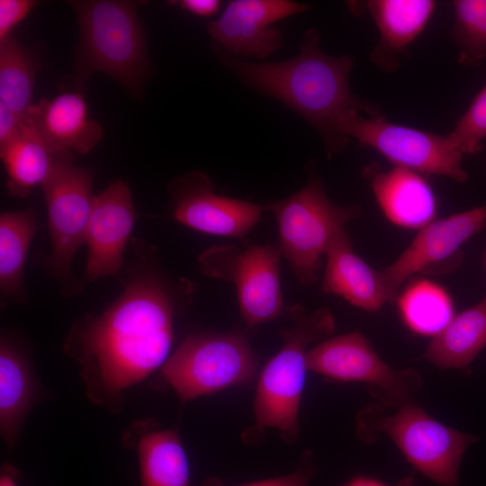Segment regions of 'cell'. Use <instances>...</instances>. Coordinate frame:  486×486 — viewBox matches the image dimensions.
<instances>
[{
  "instance_id": "obj_1",
  "label": "cell",
  "mask_w": 486,
  "mask_h": 486,
  "mask_svg": "<svg viewBox=\"0 0 486 486\" xmlns=\"http://www.w3.org/2000/svg\"><path fill=\"white\" fill-rule=\"evenodd\" d=\"M175 307L166 283L143 273L103 313L75 324L66 351L81 365L92 401L118 410L124 390L163 366L173 344Z\"/></svg>"
},
{
  "instance_id": "obj_2",
  "label": "cell",
  "mask_w": 486,
  "mask_h": 486,
  "mask_svg": "<svg viewBox=\"0 0 486 486\" xmlns=\"http://www.w3.org/2000/svg\"><path fill=\"white\" fill-rule=\"evenodd\" d=\"M212 49L220 64L244 85L276 99L307 121L321 137L328 158L349 142L340 132L346 116L381 113L376 104L352 92L349 76L353 58L323 52L315 28L304 32L299 54L284 61L248 62L226 52L215 42Z\"/></svg>"
},
{
  "instance_id": "obj_3",
  "label": "cell",
  "mask_w": 486,
  "mask_h": 486,
  "mask_svg": "<svg viewBox=\"0 0 486 486\" xmlns=\"http://www.w3.org/2000/svg\"><path fill=\"white\" fill-rule=\"evenodd\" d=\"M293 320L279 329L280 350L262 368L253 401L255 421L242 434L247 444L256 443L266 428L278 430L287 443L299 433V411L305 385L309 346L328 338L335 330V319L328 308L307 314L301 304L286 308Z\"/></svg>"
},
{
  "instance_id": "obj_4",
  "label": "cell",
  "mask_w": 486,
  "mask_h": 486,
  "mask_svg": "<svg viewBox=\"0 0 486 486\" xmlns=\"http://www.w3.org/2000/svg\"><path fill=\"white\" fill-rule=\"evenodd\" d=\"M79 27L75 86L104 73L140 97L150 70L145 32L136 4L121 0L69 1Z\"/></svg>"
},
{
  "instance_id": "obj_5",
  "label": "cell",
  "mask_w": 486,
  "mask_h": 486,
  "mask_svg": "<svg viewBox=\"0 0 486 486\" xmlns=\"http://www.w3.org/2000/svg\"><path fill=\"white\" fill-rule=\"evenodd\" d=\"M356 435L369 445L387 436L417 471L441 486H458L463 455L477 441L437 421L412 400L393 408L365 405L356 415Z\"/></svg>"
},
{
  "instance_id": "obj_6",
  "label": "cell",
  "mask_w": 486,
  "mask_h": 486,
  "mask_svg": "<svg viewBox=\"0 0 486 486\" xmlns=\"http://www.w3.org/2000/svg\"><path fill=\"white\" fill-rule=\"evenodd\" d=\"M277 223L282 257L303 286L316 283L322 260L345 225L356 218V204L338 205L327 195L322 182L309 171L306 184L289 197L266 204Z\"/></svg>"
},
{
  "instance_id": "obj_7",
  "label": "cell",
  "mask_w": 486,
  "mask_h": 486,
  "mask_svg": "<svg viewBox=\"0 0 486 486\" xmlns=\"http://www.w3.org/2000/svg\"><path fill=\"white\" fill-rule=\"evenodd\" d=\"M259 359L240 331L191 334L160 370L182 403L252 381Z\"/></svg>"
},
{
  "instance_id": "obj_8",
  "label": "cell",
  "mask_w": 486,
  "mask_h": 486,
  "mask_svg": "<svg viewBox=\"0 0 486 486\" xmlns=\"http://www.w3.org/2000/svg\"><path fill=\"white\" fill-rule=\"evenodd\" d=\"M278 247L215 245L198 256L206 276L230 282L237 292L239 311L248 327L275 320L284 314Z\"/></svg>"
},
{
  "instance_id": "obj_9",
  "label": "cell",
  "mask_w": 486,
  "mask_h": 486,
  "mask_svg": "<svg viewBox=\"0 0 486 486\" xmlns=\"http://www.w3.org/2000/svg\"><path fill=\"white\" fill-rule=\"evenodd\" d=\"M341 134L369 147L397 166L421 175H439L464 183V154L448 136L393 123L382 114L351 113L340 125Z\"/></svg>"
},
{
  "instance_id": "obj_10",
  "label": "cell",
  "mask_w": 486,
  "mask_h": 486,
  "mask_svg": "<svg viewBox=\"0 0 486 486\" xmlns=\"http://www.w3.org/2000/svg\"><path fill=\"white\" fill-rule=\"evenodd\" d=\"M307 367L332 381L365 383L375 402L387 408L411 400L421 388L416 370L392 368L357 331L328 337L310 347Z\"/></svg>"
},
{
  "instance_id": "obj_11",
  "label": "cell",
  "mask_w": 486,
  "mask_h": 486,
  "mask_svg": "<svg viewBox=\"0 0 486 486\" xmlns=\"http://www.w3.org/2000/svg\"><path fill=\"white\" fill-rule=\"evenodd\" d=\"M92 170L73 163L72 152H59L42 184L50 237V266L65 281H73L71 263L85 235L94 195Z\"/></svg>"
},
{
  "instance_id": "obj_12",
  "label": "cell",
  "mask_w": 486,
  "mask_h": 486,
  "mask_svg": "<svg viewBox=\"0 0 486 486\" xmlns=\"http://www.w3.org/2000/svg\"><path fill=\"white\" fill-rule=\"evenodd\" d=\"M168 191L173 218L212 236L241 238L267 212L266 204L218 194L209 176L198 170L173 179Z\"/></svg>"
},
{
  "instance_id": "obj_13",
  "label": "cell",
  "mask_w": 486,
  "mask_h": 486,
  "mask_svg": "<svg viewBox=\"0 0 486 486\" xmlns=\"http://www.w3.org/2000/svg\"><path fill=\"white\" fill-rule=\"evenodd\" d=\"M486 228V205L434 220L418 233L395 261L381 271L389 302L410 276L453 262L462 246Z\"/></svg>"
},
{
  "instance_id": "obj_14",
  "label": "cell",
  "mask_w": 486,
  "mask_h": 486,
  "mask_svg": "<svg viewBox=\"0 0 486 486\" xmlns=\"http://www.w3.org/2000/svg\"><path fill=\"white\" fill-rule=\"evenodd\" d=\"M310 8L289 0H233L207 31L213 42L235 57L266 58L282 42L281 32L272 24Z\"/></svg>"
},
{
  "instance_id": "obj_15",
  "label": "cell",
  "mask_w": 486,
  "mask_h": 486,
  "mask_svg": "<svg viewBox=\"0 0 486 486\" xmlns=\"http://www.w3.org/2000/svg\"><path fill=\"white\" fill-rule=\"evenodd\" d=\"M137 217L130 191L122 180L94 197L85 235L88 248L85 280L94 281L120 270Z\"/></svg>"
},
{
  "instance_id": "obj_16",
  "label": "cell",
  "mask_w": 486,
  "mask_h": 486,
  "mask_svg": "<svg viewBox=\"0 0 486 486\" xmlns=\"http://www.w3.org/2000/svg\"><path fill=\"white\" fill-rule=\"evenodd\" d=\"M29 130L53 152L87 154L104 136L102 125L88 117L81 92H67L32 104L24 119Z\"/></svg>"
},
{
  "instance_id": "obj_17",
  "label": "cell",
  "mask_w": 486,
  "mask_h": 486,
  "mask_svg": "<svg viewBox=\"0 0 486 486\" xmlns=\"http://www.w3.org/2000/svg\"><path fill=\"white\" fill-rule=\"evenodd\" d=\"M365 172L382 213L394 225L419 230L435 220L436 199L421 174L397 166Z\"/></svg>"
},
{
  "instance_id": "obj_18",
  "label": "cell",
  "mask_w": 486,
  "mask_h": 486,
  "mask_svg": "<svg viewBox=\"0 0 486 486\" xmlns=\"http://www.w3.org/2000/svg\"><path fill=\"white\" fill-rule=\"evenodd\" d=\"M379 32L371 52L373 63L384 72L395 71L410 45L431 19L433 0H370L364 2Z\"/></svg>"
},
{
  "instance_id": "obj_19",
  "label": "cell",
  "mask_w": 486,
  "mask_h": 486,
  "mask_svg": "<svg viewBox=\"0 0 486 486\" xmlns=\"http://www.w3.org/2000/svg\"><path fill=\"white\" fill-rule=\"evenodd\" d=\"M321 281L325 293L341 297L366 311H376L389 302L381 272L372 268L353 249L344 230L332 241L326 253Z\"/></svg>"
},
{
  "instance_id": "obj_20",
  "label": "cell",
  "mask_w": 486,
  "mask_h": 486,
  "mask_svg": "<svg viewBox=\"0 0 486 486\" xmlns=\"http://www.w3.org/2000/svg\"><path fill=\"white\" fill-rule=\"evenodd\" d=\"M41 395L31 360L17 345L2 337L0 431L9 447L16 446L23 422Z\"/></svg>"
},
{
  "instance_id": "obj_21",
  "label": "cell",
  "mask_w": 486,
  "mask_h": 486,
  "mask_svg": "<svg viewBox=\"0 0 486 486\" xmlns=\"http://www.w3.org/2000/svg\"><path fill=\"white\" fill-rule=\"evenodd\" d=\"M140 423L135 439L140 486H191L186 452L176 430Z\"/></svg>"
},
{
  "instance_id": "obj_22",
  "label": "cell",
  "mask_w": 486,
  "mask_h": 486,
  "mask_svg": "<svg viewBox=\"0 0 486 486\" xmlns=\"http://www.w3.org/2000/svg\"><path fill=\"white\" fill-rule=\"evenodd\" d=\"M486 346V295L431 338L424 358L441 370L464 368Z\"/></svg>"
},
{
  "instance_id": "obj_23",
  "label": "cell",
  "mask_w": 486,
  "mask_h": 486,
  "mask_svg": "<svg viewBox=\"0 0 486 486\" xmlns=\"http://www.w3.org/2000/svg\"><path fill=\"white\" fill-rule=\"evenodd\" d=\"M37 230L32 209L0 215V290L4 298L23 299V270Z\"/></svg>"
},
{
  "instance_id": "obj_24",
  "label": "cell",
  "mask_w": 486,
  "mask_h": 486,
  "mask_svg": "<svg viewBox=\"0 0 486 486\" xmlns=\"http://www.w3.org/2000/svg\"><path fill=\"white\" fill-rule=\"evenodd\" d=\"M58 153L50 150L25 125L15 139L0 148L9 193L23 198L35 186H41Z\"/></svg>"
},
{
  "instance_id": "obj_25",
  "label": "cell",
  "mask_w": 486,
  "mask_h": 486,
  "mask_svg": "<svg viewBox=\"0 0 486 486\" xmlns=\"http://www.w3.org/2000/svg\"><path fill=\"white\" fill-rule=\"evenodd\" d=\"M400 318L412 332L428 337L438 334L454 318V302L439 284L418 280L408 285L397 299Z\"/></svg>"
},
{
  "instance_id": "obj_26",
  "label": "cell",
  "mask_w": 486,
  "mask_h": 486,
  "mask_svg": "<svg viewBox=\"0 0 486 486\" xmlns=\"http://www.w3.org/2000/svg\"><path fill=\"white\" fill-rule=\"evenodd\" d=\"M39 61L14 35L0 41V104L25 119Z\"/></svg>"
},
{
  "instance_id": "obj_27",
  "label": "cell",
  "mask_w": 486,
  "mask_h": 486,
  "mask_svg": "<svg viewBox=\"0 0 486 486\" xmlns=\"http://www.w3.org/2000/svg\"><path fill=\"white\" fill-rule=\"evenodd\" d=\"M453 38L459 49L458 61L475 66L486 56V0H455Z\"/></svg>"
},
{
  "instance_id": "obj_28",
  "label": "cell",
  "mask_w": 486,
  "mask_h": 486,
  "mask_svg": "<svg viewBox=\"0 0 486 486\" xmlns=\"http://www.w3.org/2000/svg\"><path fill=\"white\" fill-rule=\"evenodd\" d=\"M464 155L477 153L486 138V82L447 134Z\"/></svg>"
},
{
  "instance_id": "obj_29",
  "label": "cell",
  "mask_w": 486,
  "mask_h": 486,
  "mask_svg": "<svg viewBox=\"0 0 486 486\" xmlns=\"http://www.w3.org/2000/svg\"><path fill=\"white\" fill-rule=\"evenodd\" d=\"M316 471L312 453L304 451L296 469L285 475L250 482L236 486H308ZM199 486H225L223 481L217 476H211Z\"/></svg>"
},
{
  "instance_id": "obj_30",
  "label": "cell",
  "mask_w": 486,
  "mask_h": 486,
  "mask_svg": "<svg viewBox=\"0 0 486 486\" xmlns=\"http://www.w3.org/2000/svg\"><path fill=\"white\" fill-rule=\"evenodd\" d=\"M38 4L34 0H0V41L11 37L14 29Z\"/></svg>"
},
{
  "instance_id": "obj_31",
  "label": "cell",
  "mask_w": 486,
  "mask_h": 486,
  "mask_svg": "<svg viewBox=\"0 0 486 486\" xmlns=\"http://www.w3.org/2000/svg\"><path fill=\"white\" fill-rule=\"evenodd\" d=\"M24 126V118L0 104V148L15 139Z\"/></svg>"
},
{
  "instance_id": "obj_32",
  "label": "cell",
  "mask_w": 486,
  "mask_h": 486,
  "mask_svg": "<svg viewBox=\"0 0 486 486\" xmlns=\"http://www.w3.org/2000/svg\"><path fill=\"white\" fill-rule=\"evenodd\" d=\"M176 4L183 10L201 17L212 16L220 7V2L218 0H181Z\"/></svg>"
},
{
  "instance_id": "obj_33",
  "label": "cell",
  "mask_w": 486,
  "mask_h": 486,
  "mask_svg": "<svg viewBox=\"0 0 486 486\" xmlns=\"http://www.w3.org/2000/svg\"><path fill=\"white\" fill-rule=\"evenodd\" d=\"M343 486H389L384 482L365 475H356L346 482ZM397 486H416L415 480L411 475L403 478Z\"/></svg>"
},
{
  "instance_id": "obj_34",
  "label": "cell",
  "mask_w": 486,
  "mask_h": 486,
  "mask_svg": "<svg viewBox=\"0 0 486 486\" xmlns=\"http://www.w3.org/2000/svg\"><path fill=\"white\" fill-rule=\"evenodd\" d=\"M0 486H20L17 471L11 465H4L1 469Z\"/></svg>"
},
{
  "instance_id": "obj_35",
  "label": "cell",
  "mask_w": 486,
  "mask_h": 486,
  "mask_svg": "<svg viewBox=\"0 0 486 486\" xmlns=\"http://www.w3.org/2000/svg\"><path fill=\"white\" fill-rule=\"evenodd\" d=\"M484 266H485V270H486V250H485V254H484Z\"/></svg>"
}]
</instances>
